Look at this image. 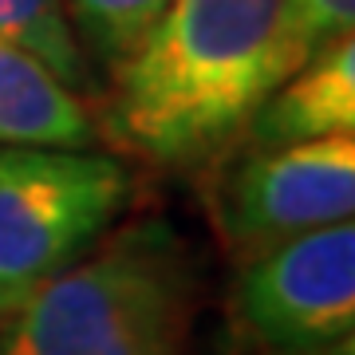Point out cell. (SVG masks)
I'll use <instances>...</instances> for the list:
<instances>
[{"label":"cell","mask_w":355,"mask_h":355,"mask_svg":"<svg viewBox=\"0 0 355 355\" xmlns=\"http://www.w3.org/2000/svg\"><path fill=\"white\" fill-rule=\"evenodd\" d=\"M0 36L32 51L71 91L87 87V55L64 0H0Z\"/></svg>","instance_id":"ba28073f"},{"label":"cell","mask_w":355,"mask_h":355,"mask_svg":"<svg viewBox=\"0 0 355 355\" xmlns=\"http://www.w3.org/2000/svg\"><path fill=\"white\" fill-rule=\"evenodd\" d=\"M111 67L114 139L150 162L193 166L249 127L300 60L284 0H166Z\"/></svg>","instance_id":"6da1fadb"},{"label":"cell","mask_w":355,"mask_h":355,"mask_svg":"<svg viewBox=\"0 0 355 355\" xmlns=\"http://www.w3.org/2000/svg\"><path fill=\"white\" fill-rule=\"evenodd\" d=\"M237 308L245 328L277 355H352L355 225L331 221L253 253Z\"/></svg>","instance_id":"277c9868"},{"label":"cell","mask_w":355,"mask_h":355,"mask_svg":"<svg viewBox=\"0 0 355 355\" xmlns=\"http://www.w3.org/2000/svg\"><path fill=\"white\" fill-rule=\"evenodd\" d=\"M284 8H288V36L300 67L331 40L352 36L355 0H284Z\"/></svg>","instance_id":"30bf717a"},{"label":"cell","mask_w":355,"mask_h":355,"mask_svg":"<svg viewBox=\"0 0 355 355\" xmlns=\"http://www.w3.org/2000/svg\"><path fill=\"white\" fill-rule=\"evenodd\" d=\"M352 214L355 135L257 146L221 193V233L245 257Z\"/></svg>","instance_id":"5b68a950"},{"label":"cell","mask_w":355,"mask_h":355,"mask_svg":"<svg viewBox=\"0 0 355 355\" xmlns=\"http://www.w3.org/2000/svg\"><path fill=\"white\" fill-rule=\"evenodd\" d=\"M95 127L79 95L32 51L0 36V146H91Z\"/></svg>","instance_id":"52a82bcc"},{"label":"cell","mask_w":355,"mask_h":355,"mask_svg":"<svg viewBox=\"0 0 355 355\" xmlns=\"http://www.w3.org/2000/svg\"><path fill=\"white\" fill-rule=\"evenodd\" d=\"M186 320L182 249L162 225H135L0 320V355H182Z\"/></svg>","instance_id":"7a4b0ae2"},{"label":"cell","mask_w":355,"mask_h":355,"mask_svg":"<svg viewBox=\"0 0 355 355\" xmlns=\"http://www.w3.org/2000/svg\"><path fill=\"white\" fill-rule=\"evenodd\" d=\"M64 4L76 24V36L87 40L91 51L107 64H119L166 8V0H64Z\"/></svg>","instance_id":"9c48e42d"},{"label":"cell","mask_w":355,"mask_h":355,"mask_svg":"<svg viewBox=\"0 0 355 355\" xmlns=\"http://www.w3.org/2000/svg\"><path fill=\"white\" fill-rule=\"evenodd\" d=\"M130 198L127 166L91 146H0V320L71 268Z\"/></svg>","instance_id":"3957f363"},{"label":"cell","mask_w":355,"mask_h":355,"mask_svg":"<svg viewBox=\"0 0 355 355\" xmlns=\"http://www.w3.org/2000/svg\"><path fill=\"white\" fill-rule=\"evenodd\" d=\"M257 146L355 135V40L340 36L292 71L249 119Z\"/></svg>","instance_id":"8992f818"}]
</instances>
